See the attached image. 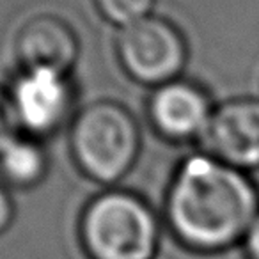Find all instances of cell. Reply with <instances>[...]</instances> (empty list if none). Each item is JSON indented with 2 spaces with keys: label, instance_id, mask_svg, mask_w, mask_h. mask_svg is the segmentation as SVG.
<instances>
[{
  "label": "cell",
  "instance_id": "cell-1",
  "mask_svg": "<svg viewBox=\"0 0 259 259\" xmlns=\"http://www.w3.org/2000/svg\"><path fill=\"white\" fill-rule=\"evenodd\" d=\"M259 213V190L247 172L208 153L178 167L165 215L174 238L197 254H220L243 243Z\"/></svg>",
  "mask_w": 259,
  "mask_h": 259
},
{
  "label": "cell",
  "instance_id": "cell-2",
  "mask_svg": "<svg viewBox=\"0 0 259 259\" xmlns=\"http://www.w3.org/2000/svg\"><path fill=\"white\" fill-rule=\"evenodd\" d=\"M80 240L89 259H155L160 224L153 209L130 192H105L85 208Z\"/></svg>",
  "mask_w": 259,
  "mask_h": 259
},
{
  "label": "cell",
  "instance_id": "cell-3",
  "mask_svg": "<svg viewBox=\"0 0 259 259\" xmlns=\"http://www.w3.org/2000/svg\"><path fill=\"white\" fill-rule=\"evenodd\" d=\"M139 128L124 107L98 101L85 107L71 130V149L80 169L100 183H115L139 153Z\"/></svg>",
  "mask_w": 259,
  "mask_h": 259
},
{
  "label": "cell",
  "instance_id": "cell-4",
  "mask_svg": "<svg viewBox=\"0 0 259 259\" xmlns=\"http://www.w3.org/2000/svg\"><path fill=\"white\" fill-rule=\"evenodd\" d=\"M117 54L121 64L135 80L163 85L172 82L183 69L187 45L172 23L148 16L122 27Z\"/></svg>",
  "mask_w": 259,
  "mask_h": 259
},
{
  "label": "cell",
  "instance_id": "cell-5",
  "mask_svg": "<svg viewBox=\"0 0 259 259\" xmlns=\"http://www.w3.org/2000/svg\"><path fill=\"white\" fill-rule=\"evenodd\" d=\"M16 124L30 137L59 128L73 103L68 75L47 68L23 69L8 91Z\"/></svg>",
  "mask_w": 259,
  "mask_h": 259
},
{
  "label": "cell",
  "instance_id": "cell-6",
  "mask_svg": "<svg viewBox=\"0 0 259 259\" xmlns=\"http://www.w3.org/2000/svg\"><path fill=\"white\" fill-rule=\"evenodd\" d=\"M206 153L248 172L259 169V98H233L215 107L206 134Z\"/></svg>",
  "mask_w": 259,
  "mask_h": 259
},
{
  "label": "cell",
  "instance_id": "cell-7",
  "mask_svg": "<svg viewBox=\"0 0 259 259\" xmlns=\"http://www.w3.org/2000/svg\"><path fill=\"white\" fill-rule=\"evenodd\" d=\"M213 110L208 94L185 80L160 85L149 103V114L156 130L176 141L202 137Z\"/></svg>",
  "mask_w": 259,
  "mask_h": 259
},
{
  "label": "cell",
  "instance_id": "cell-8",
  "mask_svg": "<svg viewBox=\"0 0 259 259\" xmlns=\"http://www.w3.org/2000/svg\"><path fill=\"white\" fill-rule=\"evenodd\" d=\"M16 52L25 69L47 68L68 73L78 55V43L66 22L37 16L20 30Z\"/></svg>",
  "mask_w": 259,
  "mask_h": 259
},
{
  "label": "cell",
  "instance_id": "cell-9",
  "mask_svg": "<svg viewBox=\"0 0 259 259\" xmlns=\"http://www.w3.org/2000/svg\"><path fill=\"white\" fill-rule=\"evenodd\" d=\"M47 155L41 144L30 135L18 137L0 149V172L16 187H30L43 178Z\"/></svg>",
  "mask_w": 259,
  "mask_h": 259
},
{
  "label": "cell",
  "instance_id": "cell-10",
  "mask_svg": "<svg viewBox=\"0 0 259 259\" xmlns=\"http://www.w3.org/2000/svg\"><path fill=\"white\" fill-rule=\"evenodd\" d=\"M155 0H96L101 15L112 23L128 27L148 18Z\"/></svg>",
  "mask_w": 259,
  "mask_h": 259
},
{
  "label": "cell",
  "instance_id": "cell-11",
  "mask_svg": "<svg viewBox=\"0 0 259 259\" xmlns=\"http://www.w3.org/2000/svg\"><path fill=\"white\" fill-rule=\"evenodd\" d=\"M16 119L13 114L8 91L0 89V149L16 137Z\"/></svg>",
  "mask_w": 259,
  "mask_h": 259
},
{
  "label": "cell",
  "instance_id": "cell-12",
  "mask_svg": "<svg viewBox=\"0 0 259 259\" xmlns=\"http://www.w3.org/2000/svg\"><path fill=\"white\" fill-rule=\"evenodd\" d=\"M241 245L245 248L247 259H259V213L252 222V226L248 227Z\"/></svg>",
  "mask_w": 259,
  "mask_h": 259
},
{
  "label": "cell",
  "instance_id": "cell-13",
  "mask_svg": "<svg viewBox=\"0 0 259 259\" xmlns=\"http://www.w3.org/2000/svg\"><path fill=\"white\" fill-rule=\"evenodd\" d=\"M13 217H15V206L11 197L4 188H0V233H4L11 226Z\"/></svg>",
  "mask_w": 259,
  "mask_h": 259
}]
</instances>
